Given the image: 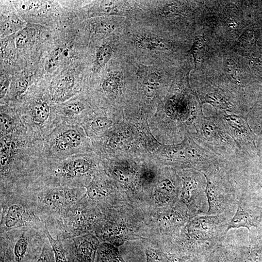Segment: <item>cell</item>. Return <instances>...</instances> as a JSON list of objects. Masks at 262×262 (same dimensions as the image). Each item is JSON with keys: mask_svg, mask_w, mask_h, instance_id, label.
Masks as SVG:
<instances>
[{"mask_svg": "<svg viewBox=\"0 0 262 262\" xmlns=\"http://www.w3.org/2000/svg\"><path fill=\"white\" fill-rule=\"evenodd\" d=\"M0 190L28 185L45 160L44 139L30 134L20 120L8 132H0Z\"/></svg>", "mask_w": 262, "mask_h": 262, "instance_id": "cell-1", "label": "cell"}, {"mask_svg": "<svg viewBox=\"0 0 262 262\" xmlns=\"http://www.w3.org/2000/svg\"><path fill=\"white\" fill-rule=\"evenodd\" d=\"M232 217L225 214L195 216L190 219L176 241L183 250L210 253L227 233Z\"/></svg>", "mask_w": 262, "mask_h": 262, "instance_id": "cell-2", "label": "cell"}, {"mask_svg": "<svg viewBox=\"0 0 262 262\" xmlns=\"http://www.w3.org/2000/svg\"><path fill=\"white\" fill-rule=\"evenodd\" d=\"M192 135L194 141L204 148L237 167L245 170L248 168L250 156L240 148L214 115H203Z\"/></svg>", "mask_w": 262, "mask_h": 262, "instance_id": "cell-3", "label": "cell"}, {"mask_svg": "<svg viewBox=\"0 0 262 262\" xmlns=\"http://www.w3.org/2000/svg\"><path fill=\"white\" fill-rule=\"evenodd\" d=\"M206 180L207 215L227 214L233 217L245 178L234 169H223L210 175Z\"/></svg>", "mask_w": 262, "mask_h": 262, "instance_id": "cell-4", "label": "cell"}, {"mask_svg": "<svg viewBox=\"0 0 262 262\" xmlns=\"http://www.w3.org/2000/svg\"><path fill=\"white\" fill-rule=\"evenodd\" d=\"M82 187L33 183L24 189L40 216L56 217L83 196Z\"/></svg>", "mask_w": 262, "mask_h": 262, "instance_id": "cell-5", "label": "cell"}, {"mask_svg": "<svg viewBox=\"0 0 262 262\" xmlns=\"http://www.w3.org/2000/svg\"><path fill=\"white\" fill-rule=\"evenodd\" d=\"M0 234L22 228L43 229L40 217L23 190L0 192Z\"/></svg>", "mask_w": 262, "mask_h": 262, "instance_id": "cell-6", "label": "cell"}, {"mask_svg": "<svg viewBox=\"0 0 262 262\" xmlns=\"http://www.w3.org/2000/svg\"><path fill=\"white\" fill-rule=\"evenodd\" d=\"M43 231L22 228L0 234V253L10 262H31L44 241Z\"/></svg>", "mask_w": 262, "mask_h": 262, "instance_id": "cell-7", "label": "cell"}, {"mask_svg": "<svg viewBox=\"0 0 262 262\" xmlns=\"http://www.w3.org/2000/svg\"><path fill=\"white\" fill-rule=\"evenodd\" d=\"M82 127L62 122L44 139L46 160H58L81 154L84 143Z\"/></svg>", "mask_w": 262, "mask_h": 262, "instance_id": "cell-8", "label": "cell"}, {"mask_svg": "<svg viewBox=\"0 0 262 262\" xmlns=\"http://www.w3.org/2000/svg\"><path fill=\"white\" fill-rule=\"evenodd\" d=\"M206 185L204 175L197 170L189 172L182 177L179 201L186 207L192 218L207 213Z\"/></svg>", "mask_w": 262, "mask_h": 262, "instance_id": "cell-9", "label": "cell"}, {"mask_svg": "<svg viewBox=\"0 0 262 262\" xmlns=\"http://www.w3.org/2000/svg\"><path fill=\"white\" fill-rule=\"evenodd\" d=\"M214 115L240 148L250 157L257 149V136L251 130L246 115L226 111H216Z\"/></svg>", "mask_w": 262, "mask_h": 262, "instance_id": "cell-10", "label": "cell"}, {"mask_svg": "<svg viewBox=\"0 0 262 262\" xmlns=\"http://www.w3.org/2000/svg\"><path fill=\"white\" fill-rule=\"evenodd\" d=\"M63 240L87 234L97 221V216L83 206L81 199L56 217Z\"/></svg>", "mask_w": 262, "mask_h": 262, "instance_id": "cell-11", "label": "cell"}, {"mask_svg": "<svg viewBox=\"0 0 262 262\" xmlns=\"http://www.w3.org/2000/svg\"><path fill=\"white\" fill-rule=\"evenodd\" d=\"M248 181L241 187L236 212L227 228L229 231L234 229L246 228L249 232L253 227L261 229L262 209L256 205L248 191Z\"/></svg>", "mask_w": 262, "mask_h": 262, "instance_id": "cell-12", "label": "cell"}, {"mask_svg": "<svg viewBox=\"0 0 262 262\" xmlns=\"http://www.w3.org/2000/svg\"><path fill=\"white\" fill-rule=\"evenodd\" d=\"M65 240L72 262H95L100 244L94 235L87 233Z\"/></svg>", "mask_w": 262, "mask_h": 262, "instance_id": "cell-13", "label": "cell"}, {"mask_svg": "<svg viewBox=\"0 0 262 262\" xmlns=\"http://www.w3.org/2000/svg\"><path fill=\"white\" fill-rule=\"evenodd\" d=\"M199 91L197 98L202 105L207 103L212 105L216 111H226L246 115L241 107L224 91L211 87L208 89L203 88Z\"/></svg>", "mask_w": 262, "mask_h": 262, "instance_id": "cell-14", "label": "cell"}, {"mask_svg": "<svg viewBox=\"0 0 262 262\" xmlns=\"http://www.w3.org/2000/svg\"><path fill=\"white\" fill-rule=\"evenodd\" d=\"M43 231L53 250L55 262H72L63 241L52 236L46 222Z\"/></svg>", "mask_w": 262, "mask_h": 262, "instance_id": "cell-15", "label": "cell"}, {"mask_svg": "<svg viewBox=\"0 0 262 262\" xmlns=\"http://www.w3.org/2000/svg\"><path fill=\"white\" fill-rule=\"evenodd\" d=\"M95 262H125L116 246L107 242L99 245Z\"/></svg>", "mask_w": 262, "mask_h": 262, "instance_id": "cell-16", "label": "cell"}, {"mask_svg": "<svg viewBox=\"0 0 262 262\" xmlns=\"http://www.w3.org/2000/svg\"><path fill=\"white\" fill-rule=\"evenodd\" d=\"M133 42L139 48L148 50H168L170 48V45L163 39L150 35H137Z\"/></svg>", "mask_w": 262, "mask_h": 262, "instance_id": "cell-17", "label": "cell"}, {"mask_svg": "<svg viewBox=\"0 0 262 262\" xmlns=\"http://www.w3.org/2000/svg\"><path fill=\"white\" fill-rule=\"evenodd\" d=\"M224 72L228 80L233 85L242 91H244L245 86L241 79L240 72L236 62L231 59L226 60Z\"/></svg>", "mask_w": 262, "mask_h": 262, "instance_id": "cell-18", "label": "cell"}, {"mask_svg": "<svg viewBox=\"0 0 262 262\" xmlns=\"http://www.w3.org/2000/svg\"><path fill=\"white\" fill-rule=\"evenodd\" d=\"M108 190L104 184L98 181L93 180L86 188L83 197L92 201H99L108 196Z\"/></svg>", "mask_w": 262, "mask_h": 262, "instance_id": "cell-19", "label": "cell"}, {"mask_svg": "<svg viewBox=\"0 0 262 262\" xmlns=\"http://www.w3.org/2000/svg\"><path fill=\"white\" fill-rule=\"evenodd\" d=\"M206 49V42L204 37L202 35L196 36L189 51L193 57L195 67L203 58Z\"/></svg>", "mask_w": 262, "mask_h": 262, "instance_id": "cell-20", "label": "cell"}, {"mask_svg": "<svg viewBox=\"0 0 262 262\" xmlns=\"http://www.w3.org/2000/svg\"><path fill=\"white\" fill-rule=\"evenodd\" d=\"M31 262H55L54 253L47 238Z\"/></svg>", "mask_w": 262, "mask_h": 262, "instance_id": "cell-21", "label": "cell"}, {"mask_svg": "<svg viewBox=\"0 0 262 262\" xmlns=\"http://www.w3.org/2000/svg\"><path fill=\"white\" fill-rule=\"evenodd\" d=\"M113 53L112 47L109 45H104L97 51L95 62V67L100 68L103 67L111 58Z\"/></svg>", "mask_w": 262, "mask_h": 262, "instance_id": "cell-22", "label": "cell"}, {"mask_svg": "<svg viewBox=\"0 0 262 262\" xmlns=\"http://www.w3.org/2000/svg\"><path fill=\"white\" fill-rule=\"evenodd\" d=\"M113 125L112 120L105 116H98L92 118L89 122L90 130L95 133L103 132Z\"/></svg>", "mask_w": 262, "mask_h": 262, "instance_id": "cell-23", "label": "cell"}, {"mask_svg": "<svg viewBox=\"0 0 262 262\" xmlns=\"http://www.w3.org/2000/svg\"><path fill=\"white\" fill-rule=\"evenodd\" d=\"M146 262H173L162 250L148 248L146 250Z\"/></svg>", "mask_w": 262, "mask_h": 262, "instance_id": "cell-24", "label": "cell"}, {"mask_svg": "<svg viewBox=\"0 0 262 262\" xmlns=\"http://www.w3.org/2000/svg\"><path fill=\"white\" fill-rule=\"evenodd\" d=\"M64 53V50L62 48L55 49L51 53L46 63V69L48 71H51L55 68L62 60Z\"/></svg>", "mask_w": 262, "mask_h": 262, "instance_id": "cell-25", "label": "cell"}, {"mask_svg": "<svg viewBox=\"0 0 262 262\" xmlns=\"http://www.w3.org/2000/svg\"><path fill=\"white\" fill-rule=\"evenodd\" d=\"M116 1H102L100 4L101 12L104 14H119L120 10L119 5Z\"/></svg>", "mask_w": 262, "mask_h": 262, "instance_id": "cell-26", "label": "cell"}, {"mask_svg": "<svg viewBox=\"0 0 262 262\" xmlns=\"http://www.w3.org/2000/svg\"><path fill=\"white\" fill-rule=\"evenodd\" d=\"M119 82V76H110L103 81L101 85L102 89L106 92H113L118 86Z\"/></svg>", "mask_w": 262, "mask_h": 262, "instance_id": "cell-27", "label": "cell"}, {"mask_svg": "<svg viewBox=\"0 0 262 262\" xmlns=\"http://www.w3.org/2000/svg\"><path fill=\"white\" fill-rule=\"evenodd\" d=\"M20 25L18 19L11 18L1 22V31L5 33H10L16 31Z\"/></svg>", "mask_w": 262, "mask_h": 262, "instance_id": "cell-28", "label": "cell"}, {"mask_svg": "<svg viewBox=\"0 0 262 262\" xmlns=\"http://www.w3.org/2000/svg\"><path fill=\"white\" fill-rule=\"evenodd\" d=\"M112 174L118 181L124 183L130 182L132 179V176L128 171L120 168H115Z\"/></svg>", "mask_w": 262, "mask_h": 262, "instance_id": "cell-29", "label": "cell"}, {"mask_svg": "<svg viewBox=\"0 0 262 262\" xmlns=\"http://www.w3.org/2000/svg\"><path fill=\"white\" fill-rule=\"evenodd\" d=\"M115 29V24L107 22H99L94 26L95 32L98 33H110L114 31Z\"/></svg>", "mask_w": 262, "mask_h": 262, "instance_id": "cell-30", "label": "cell"}, {"mask_svg": "<svg viewBox=\"0 0 262 262\" xmlns=\"http://www.w3.org/2000/svg\"><path fill=\"white\" fill-rule=\"evenodd\" d=\"M27 29H25L19 32L16 36L15 44L18 49H21L25 47L30 39V35Z\"/></svg>", "mask_w": 262, "mask_h": 262, "instance_id": "cell-31", "label": "cell"}, {"mask_svg": "<svg viewBox=\"0 0 262 262\" xmlns=\"http://www.w3.org/2000/svg\"><path fill=\"white\" fill-rule=\"evenodd\" d=\"M29 82L26 79H20L16 82L14 91L15 97L17 98L24 94L27 90Z\"/></svg>", "mask_w": 262, "mask_h": 262, "instance_id": "cell-32", "label": "cell"}, {"mask_svg": "<svg viewBox=\"0 0 262 262\" xmlns=\"http://www.w3.org/2000/svg\"><path fill=\"white\" fill-rule=\"evenodd\" d=\"M159 76H160L157 73H150L146 76L143 81V84L157 86L160 81Z\"/></svg>", "mask_w": 262, "mask_h": 262, "instance_id": "cell-33", "label": "cell"}, {"mask_svg": "<svg viewBox=\"0 0 262 262\" xmlns=\"http://www.w3.org/2000/svg\"><path fill=\"white\" fill-rule=\"evenodd\" d=\"M120 143V138L117 135H113L109 140L108 144L110 147L113 149H117Z\"/></svg>", "mask_w": 262, "mask_h": 262, "instance_id": "cell-34", "label": "cell"}, {"mask_svg": "<svg viewBox=\"0 0 262 262\" xmlns=\"http://www.w3.org/2000/svg\"><path fill=\"white\" fill-rule=\"evenodd\" d=\"M156 87L157 86L154 85L144 84L143 90L144 94L148 97H153L155 93Z\"/></svg>", "mask_w": 262, "mask_h": 262, "instance_id": "cell-35", "label": "cell"}, {"mask_svg": "<svg viewBox=\"0 0 262 262\" xmlns=\"http://www.w3.org/2000/svg\"><path fill=\"white\" fill-rule=\"evenodd\" d=\"M9 86V82L7 80L0 82V98H4L7 93Z\"/></svg>", "mask_w": 262, "mask_h": 262, "instance_id": "cell-36", "label": "cell"}, {"mask_svg": "<svg viewBox=\"0 0 262 262\" xmlns=\"http://www.w3.org/2000/svg\"><path fill=\"white\" fill-rule=\"evenodd\" d=\"M0 262H10V261L5 256L0 254Z\"/></svg>", "mask_w": 262, "mask_h": 262, "instance_id": "cell-37", "label": "cell"}, {"mask_svg": "<svg viewBox=\"0 0 262 262\" xmlns=\"http://www.w3.org/2000/svg\"><path fill=\"white\" fill-rule=\"evenodd\" d=\"M260 185H261V187H262V182H261V183L260 184Z\"/></svg>", "mask_w": 262, "mask_h": 262, "instance_id": "cell-38", "label": "cell"}]
</instances>
